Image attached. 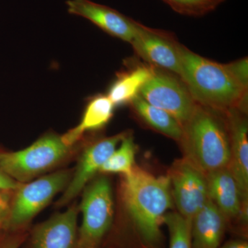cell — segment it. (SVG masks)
I'll return each instance as SVG.
<instances>
[{
	"instance_id": "cell-12",
	"label": "cell",
	"mask_w": 248,
	"mask_h": 248,
	"mask_svg": "<svg viewBox=\"0 0 248 248\" xmlns=\"http://www.w3.org/2000/svg\"><path fill=\"white\" fill-rule=\"evenodd\" d=\"M66 6L70 14L85 18L110 35L130 44L141 26L117 10L91 0H68Z\"/></svg>"
},
{
	"instance_id": "cell-2",
	"label": "cell",
	"mask_w": 248,
	"mask_h": 248,
	"mask_svg": "<svg viewBox=\"0 0 248 248\" xmlns=\"http://www.w3.org/2000/svg\"><path fill=\"white\" fill-rule=\"evenodd\" d=\"M180 58L179 78L197 104L221 111L236 108L247 112L248 89L226 64L200 56L182 45Z\"/></svg>"
},
{
	"instance_id": "cell-23",
	"label": "cell",
	"mask_w": 248,
	"mask_h": 248,
	"mask_svg": "<svg viewBox=\"0 0 248 248\" xmlns=\"http://www.w3.org/2000/svg\"><path fill=\"white\" fill-rule=\"evenodd\" d=\"M10 232V231H9ZM0 242V248H20L27 237L28 231L10 232Z\"/></svg>"
},
{
	"instance_id": "cell-19",
	"label": "cell",
	"mask_w": 248,
	"mask_h": 248,
	"mask_svg": "<svg viewBox=\"0 0 248 248\" xmlns=\"http://www.w3.org/2000/svg\"><path fill=\"white\" fill-rule=\"evenodd\" d=\"M136 144L131 135L125 133L120 146L109 156L99 172L104 174H128L135 167Z\"/></svg>"
},
{
	"instance_id": "cell-14",
	"label": "cell",
	"mask_w": 248,
	"mask_h": 248,
	"mask_svg": "<svg viewBox=\"0 0 248 248\" xmlns=\"http://www.w3.org/2000/svg\"><path fill=\"white\" fill-rule=\"evenodd\" d=\"M231 142V160L228 168L237 183L244 203L248 202V124L246 111H224Z\"/></svg>"
},
{
	"instance_id": "cell-11",
	"label": "cell",
	"mask_w": 248,
	"mask_h": 248,
	"mask_svg": "<svg viewBox=\"0 0 248 248\" xmlns=\"http://www.w3.org/2000/svg\"><path fill=\"white\" fill-rule=\"evenodd\" d=\"M79 208L72 205L28 231L24 248H78Z\"/></svg>"
},
{
	"instance_id": "cell-26",
	"label": "cell",
	"mask_w": 248,
	"mask_h": 248,
	"mask_svg": "<svg viewBox=\"0 0 248 248\" xmlns=\"http://www.w3.org/2000/svg\"><path fill=\"white\" fill-rule=\"evenodd\" d=\"M218 248H248V243L246 240H232Z\"/></svg>"
},
{
	"instance_id": "cell-13",
	"label": "cell",
	"mask_w": 248,
	"mask_h": 248,
	"mask_svg": "<svg viewBox=\"0 0 248 248\" xmlns=\"http://www.w3.org/2000/svg\"><path fill=\"white\" fill-rule=\"evenodd\" d=\"M125 133L99 139L86 147L80 156L76 172L67 185L59 205H64L76 198L100 171L101 168L115 151Z\"/></svg>"
},
{
	"instance_id": "cell-21",
	"label": "cell",
	"mask_w": 248,
	"mask_h": 248,
	"mask_svg": "<svg viewBox=\"0 0 248 248\" xmlns=\"http://www.w3.org/2000/svg\"><path fill=\"white\" fill-rule=\"evenodd\" d=\"M178 14L201 17L214 11L218 6L212 0H162Z\"/></svg>"
},
{
	"instance_id": "cell-16",
	"label": "cell",
	"mask_w": 248,
	"mask_h": 248,
	"mask_svg": "<svg viewBox=\"0 0 248 248\" xmlns=\"http://www.w3.org/2000/svg\"><path fill=\"white\" fill-rule=\"evenodd\" d=\"M115 107L107 95L99 94L91 97L86 104L80 123L62 135L63 142L73 147L85 133L104 128L113 117Z\"/></svg>"
},
{
	"instance_id": "cell-22",
	"label": "cell",
	"mask_w": 248,
	"mask_h": 248,
	"mask_svg": "<svg viewBox=\"0 0 248 248\" xmlns=\"http://www.w3.org/2000/svg\"><path fill=\"white\" fill-rule=\"evenodd\" d=\"M248 58H246L226 64L235 79L246 89L248 87Z\"/></svg>"
},
{
	"instance_id": "cell-6",
	"label": "cell",
	"mask_w": 248,
	"mask_h": 248,
	"mask_svg": "<svg viewBox=\"0 0 248 248\" xmlns=\"http://www.w3.org/2000/svg\"><path fill=\"white\" fill-rule=\"evenodd\" d=\"M71 172L63 170L38 178L27 184H19L14 202L10 205L4 228L10 232L28 231L29 223L54 197L65 189L71 180Z\"/></svg>"
},
{
	"instance_id": "cell-25",
	"label": "cell",
	"mask_w": 248,
	"mask_h": 248,
	"mask_svg": "<svg viewBox=\"0 0 248 248\" xmlns=\"http://www.w3.org/2000/svg\"><path fill=\"white\" fill-rule=\"evenodd\" d=\"M6 193L8 192L0 194V228H4L9 211V199Z\"/></svg>"
},
{
	"instance_id": "cell-8",
	"label": "cell",
	"mask_w": 248,
	"mask_h": 248,
	"mask_svg": "<svg viewBox=\"0 0 248 248\" xmlns=\"http://www.w3.org/2000/svg\"><path fill=\"white\" fill-rule=\"evenodd\" d=\"M169 177L177 213L192 221L210 200L205 174L183 158L172 165Z\"/></svg>"
},
{
	"instance_id": "cell-15",
	"label": "cell",
	"mask_w": 248,
	"mask_h": 248,
	"mask_svg": "<svg viewBox=\"0 0 248 248\" xmlns=\"http://www.w3.org/2000/svg\"><path fill=\"white\" fill-rule=\"evenodd\" d=\"M228 226L226 217L209 200L191 221L192 248H219Z\"/></svg>"
},
{
	"instance_id": "cell-17",
	"label": "cell",
	"mask_w": 248,
	"mask_h": 248,
	"mask_svg": "<svg viewBox=\"0 0 248 248\" xmlns=\"http://www.w3.org/2000/svg\"><path fill=\"white\" fill-rule=\"evenodd\" d=\"M155 67L140 65L121 72L109 88L107 96L115 107L130 104L154 73Z\"/></svg>"
},
{
	"instance_id": "cell-5",
	"label": "cell",
	"mask_w": 248,
	"mask_h": 248,
	"mask_svg": "<svg viewBox=\"0 0 248 248\" xmlns=\"http://www.w3.org/2000/svg\"><path fill=\"white\" fill-rule=\"evenodd\" d=\"M79 209L82 220L77 248H102L114 220L112 188L107 177L96 178L85 187Z\"/></svg>"
},
{
	"instance_id": "cell-7",
	"label": "cell",
	"mask_w": 248,
	"mask_h": 248,
	"mask_svg": "<svg viewBox=\"0 0 248 248\" xmlns=\"http://www.w3.org/2000/svg\"><path fill=\"white\" fill-rule=\"evenodd\" d=\"M139 95L172 115L182 127L190 118L197 104L179 77L156 68Z\"/></svg>"
},
{
	"instance_id": "cell-10",
	"label": "cell",
	"mask_w": 248,
	"mask_h": 248,
	"mask_svg": "<svg viewBox=\"0 0 248 248\" xmlns=\"http://www.w3.org/2000/svg\"><path fill=\"white\" fill-rule=\"evenodd\" d=\"M210 200L223 213L228 226L247 234L248 204L241 198L237 183L228 167L205 174Z\"/></svg>"
},
{
	"instance_id": "cell-3",
	"label": "cell",
	"mask_w": 248,
	"mask_h": 248,
	"mask_svg": "<svg viewBox=\"0 0 248 248\" xmlns=\"http://www.w3.org/2000/svg\"><path fill=\"white\" fill-rule=\"evenodd\" d=\"M184 159L203 174L228 167L231 142L224 111L196 104L183 125L180 141Z\"/></svg>"
},
{
	"instance_id": "cell-1",
	"label": "cell",
	"mask_w": 248,
	"mask_h": 248,
	"mask_svg": "<svg viewBox=\"0 0 248 248\" xmlns=\"http://www.w3.org/2000/svg\"><path fill=\"white\" fill-rule=\"evenodd\" d=\"M122 196L128 219L122 248H161V226L172 206L169 175L155 176L135 166L124 175Z\"/></svg>"
},
{
	"instance_id": "cell-27",
	"label": "cell",
	"mask_w": 248,
	"mask_h": 248,
	"mask_svg": "<svg viewBox=\"0 0 248 248\" xmlns=\"http://www.w3.org/2000/svg\"><path fill=\"white\" fill-rule=\"evenodd\" d=\"M212 1H213L214 2H215L216 4L219 5L220 4H221V3H223V1H226V0H212Z\"/></svg>"
},
{
	"instance_id": "cell-24",
	"label": "cell",
	"mask_w": 248,
	"mask_h": 248,
	"mask_svg": "<svg viewBox=\"0 0 248 248\" xmlns=\"http://www.w3.org/2000/svg\"><path fill=\"white\" fill-rule=\"evenodd\" d=\"M19 185V183L16 182L12 178L9 177L0 169V194L16 190Z\"/></svg>"
},
{
	"instance_id": "cell-28",
	"label": "cell",
	"mask_w": 248,
	"mask_h": 248,
	"mask_svg": "<svg viewBox=\"0 0 248 248\" xmlns=\"http://www.w3.org/2000/svg\"><path fill=\"white\" fill-rule=\"evenodd\" d=\"M101 248H116L110 247V246H104V247H102Z\"/></svg>"
},
{
	"instance_id": "cell-9",
	"label": "cell",
	"mask_w": 248,
	"mask_h": 248,
	"mask_svg": "<svg viewBox=\"0 0 248 248\" xmlns=\"http://www.w3.org/2000/svg\"><path fill=\"white\" fill-rule=\"evenodd\" d=\"M130 45L135 53L150 66L180 76L182 45L172 32L141 24Z\"/></svg>"
},
{
	"instance_id": "cell-4",
	"label": "cell",
	"mask_w": 248,
	"mask_h": 248,
	"mask_svg": "<svg viewBox=\"0 0 248 248\" xmlns=\"http://www.w3.org/2000/svg\"><path fill=\"white\" fill-rule=\"evenodd\" d=\"M72 149L62 136L48 133L22 151L0 153V169L19 184L28 182L61 164Z\"/></svg>"
},
{
	"instance_id": "cell-18",
	"label": "cell",
	"mask_w": 248,
	"mask_h": 248,
	"mask_svg": "<svg viewBox=\"0 0 248 248\" xmlns=\"http://www.w3.org/2000/svg\"><path fill=\"white\" fill-rule=\"evenodd\" d=\"M130 104L134 113L150 128L175 141H180L183 127L172 115L151 105L140 95Z\"/></svg>"
},
{
	"instance_id": "cell-20",
	"label": "cell",
	"mask_w": 248,
	"mask_h": 248,
	"mask_svg": "<svg viewBox=\"0 0 248 248\" xmlns=\"http://www.w3.org/2000/svg\"><path fill=\"white\" fill-rule=\"evenodd\" d=\"M163 223L169 233V248H192L191 241V221L177 212L164 215Z\"/></svg>"
}]
</instances>
